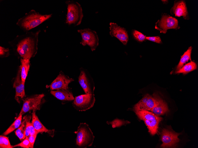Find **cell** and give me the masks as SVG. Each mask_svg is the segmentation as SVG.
Wrapping results in <instances>:
<instances>
[{
  "instance_id": "6da1fadb",
  "label": "cell",
  "mask_w": 198,
  "mask_h": 148,
  "mask_svg": "<svg viewBox=\"0 0 198 148\" xmlns=\"http://www.w3.org/2000/svg\"><path fill=\"white\" fill-rule=\"evenodd\" d=\"M40 32V30L35 32H27L23 35L16 36L15 39L17 41L16 51L22 58L30 59L35 55Z\"/></svg>"
},
{
  "instance_id": "7a4b0ae2",
  "label": "cell",
  "mask_w": 198,
  "mask_h": 148,
  "mask_svg": "<svg viewBox=\"0 0 198 148\" xmlns=\"http://www.w3.org/2000/svg\"><path fill=\"white\" fill-rule=\"evenodd\" d=\"M52 16V14H41L33 9L20 18L16 24L21 29L27 32L48 19Z\"/></svg>"
},
{
  "instance_id": "3957f363",
  "label": "cell",
  "mask_w": 198,
  "mask_h": 148,
  "mask_svg": "<svg viewBox=\"0 0 198 148\" xmlns=\"http://www.w3.org/2000/svg\"><path fill=\"white\" fill-rule=\"evenodd\" d=\"M76 144L80 148H87L92 145L95 136L88 125L86 123H80L76 131Z\"/></svg>"
},
{
  "instance_id": "277c9868",
  "label": "cell",
  "mask_w": 198,
  "mask_h": 148,
  "mask_svg": "<svg viewBox=\"0 0 198 148\" xmlns=\"http://www.w3.org/2000/svg\"><path fill=\"white\" fill-rule=\"evenodd\" d=\"M66 3L67 9L66 23L69 25L73 24L75 26L80 25L83 17L81 5L73 1H67Z\"/></svg>"
},
{
  "instance_id": "5b68a950",
  "label": "cell",
  "mask_w": 198,
  "mask_h": 148,
  "mask_svg": "<svg viewBox=\"0 0 198 148\" xmlns=\"http://www.w3.org/2000/svg\"><path fill=\"white\" fill-rule=\"evenodd\" d=\"M43 94L36 95L25 98L23 100L22 108L18 116L30 111L39 110L41 105L44 102Z\"/></svg>"
},
{
  "instance_id": "8992f818",
  "label": "cell",
  "mask_w": 198,
  "mask_h": 148,
  "mask_svg": "<svg viewBox=\"0 0 198 148\" xmlns=\"http://www.w3.org/2000/svg\"><path fill=\"white\" fill-rule=\"evenodd\" d=\"M95 99L93 93L85 94L76 97L72 103L74 107L77 110L85 111L92 108Z\"/></svg>"
},
{
  "instance_id": "52a82bcc",
  "label": "cell",
  "mask_w": 198,
  "mask_h": 148,
  "mask_svg": "<svg viewBox=\"0 0 198 148\" xmlns=\"http://www.w3.org/2000/svg\"><path fill=\"white\" fill-rule=\"evenodd\" d=\"M81 36L82 40L80 43L84 46H89L91 51H95L99 45V38L96 32L89 28L77 30Z\"/></svg>"
},
{
  "instance_id": "ba28073f",
  "label": "cell",
  "mask_w": 198,
  "mask_h": 148,
  "mask_svg": "<svg viewBox=\"0 0 198 148\" xmlns=\"http://www.w3.org/2000/svg\"><path fill=\"white\" fill-rule=\"evenodd\" d=\"M173 130L170 128L163 129L161 132V139L162 143L161 148L175 147L179 142L178 136L181 134Z\"/></svg>"
},
{
  "instance_id": "9c48e42d",
  "label": "cell",
  "mask_w": 198,
  "mask_h": 148,
  "mask_svg": "<svg viewBox=\"0 0 198 148\" xmlns=\"http://www.w3.org/2000/svg\"><path fill=\"white\" fill-rule=\"evenodd\" d=\"M178 26L176 19L169 15H163L161 20L156 23L155 28L161 32L165 33L168 29H176Z\"/></svg>"
},
{
  "instance_id": "30bf717a",
  "label": "cell",
  "mask_w": 198,
  "mask_h": 148,
  "mask_svg": "<svg viewBox=\"0 0 198 148\" xmlns=\"http://www.w3.org/2000/svg\"><path fill=\"white\" fill-rule=\"evenodd\" d=\"M73 78L69 77L61 72L60 73L56 79L47 87H50V90H59L68 89V84L74 81Z\"/></svg>"
},
{
  "instance_id": "8fae6325",
  "label": "cell",
  "mask_w": 198,
  "mask_h": 148,
  "mask_svg": "<svg viewBox=\"0 0 198 148\" xmlns=\"http://www.w3.org/2000/svg\"><path fill=\"white\" fill-rule=\"evenodd\" d=\"M109 25L110 35L112 37L116 38L124 45H126L129 39L128 33L126 30L115 23L110 22Z\"/></svg>"
},
{
  "instance_id": "7c38bea8",
  "label": "cell",
  "mask_w": 198,
  "mask_h": 148,
  "mask_svg": "<svg viewBox=\"0 0 198 148\" xmlns=\"http://www.w3.org/2000/svg\"><path fill=\"white\" fill-rule=\"evenodd\" d=\"M80 74L78 77L80 85L86 94L93 93L95 86L91 83L86 71L82 68H80Z\"/></svg>"
},
{
  "instance_id": "4fadbf2b",
  "label": "cell",
  "mask_w": 198,
  "mask_h": 148,
  "mask_svg": "<svg viewBox=\"0 0 198 148\" xmlns=\"http://www.w3.org/2000/svg\"><path fill=\"white\" fill-rule=\"evenodd\" d=\"M25 83L22 80L21 77L20 69L19 67L18 73L13 83V87L15 89V99L20 103V100L25 96L24 90Z\"/></svg>"
},
{
  "instance_id": "5bb4252c",
  "label": "cell",
  "mask_w": 198,
  "mask_h": 148,
  "mask_svg": "<svg viewBox=\"0 0 198 148\" xmlns=\"http://www.w3.org/2000/svg\"><path fill=\"white\" fill-rule=\"evenodd\" d=\"M153 95L155 98L156 103L155 106L150 111L157 116L168 112L169 109L166 103L156 94H154Z\"/></svg>"
},
{
  "instance_id": "9a60e30c",
  "label": "cell",
  "mask_w": 198,
  "mask_h": 148,
  "mask_svg": "<svg viewBox=\"0 0 198 148\" xmlns=\"http://www.w3.org/2000/svg\"><path fill=\"white\" fill-rule=\"evenodd\" d=\"M33 111L31 123L37 132L38 134L43 132L47 133L50 136L53 137L54 135L55 130H50L46 128L39 120L36 114L35 111Z\"/></svg>"
},
{
  "instance_id": "2e32d148",
  "label": "cell",
  "mask_w": 198,
  "mask_h": 148,
  "mask_svg": "<svg viewBox=\"0 0 198 148\" xmlns=\"http://www.w3.org/2000/svg\"><path fill=\"white\" fill-rule=\"evenodd\" d=\"M50 93L57 98L61 100L71 101L74 99L72 93L68 89L51 90Z\"/></svg>"
},
{
  "instance_id": "e0dca14e",
  "label": "cell",
  "mask_w": 198,
  "mask_h": 148,
  "mask_svg": "<svg viewBox=\"0 0 198 148\" xmlns=\"http://www.w3.org/2000/svg\"><path fill=\"white\" fill-rule=\"evenodd\" d=\"M172 11L176 16H183L185 19H187L188 18L186 5L183 1H179L175 3L172 8Z\"/></svg>"
},
{
  "instance_id": "ac0fdd59",
  "label": "cell",
  "mask_w": 198,
  "mask_h": 148,
  "mask_svg": "<svg viewBox=\"0 0 198 148\" xmlns=\"http://www.w3.org/2000/svg\"><path fill=\"white\" fill-rule=\"evenodd\" d=\"M31 116L24 117L23 121L20 127L15 131V135L20 141H22L26 137L25 131L27 121Z\"/></svg>"
},
{
  "instance_id": "d6986e66",
  "label": "cell",
  "mask_w": 198,
  "mask_h": 148,
  "mask_svg": "<svg viewBox=\"0 0 198 148\" xmlns=\"http://www.w3.org/2000/svg\"><path fill=\"white\" fill-rule=\"evenodd\" d=\"M30 59L21 58L20 69L21 77L22 81L25 83L30 67Z\"/></svg>"
},
{
  "instance_id": "ffe728a7",
  "label": "cell",
  "mask_w": 198,
  "mask_h": 148,
  "mask_svg": "<svg viewBox=\"0 0 198 148\" xmlns=\"http://www.w3.org/2000/svg\"><path fill=\"white\" fill-rule=\"evenodd\" d=\"M135 113L139 118L143 121L147 120L151 121L159 117L151 111L146 110H139Z\"/></svg>"
},
{
  "instance_id": "44dd1931",
  "label": "cell",
  "mask_w": 198,
  "mask_h": 148,
  "mask_svg": "<svg viewBox=\"0 0 198 148\" xmlns=\"http://www.w3.org/2000/svg\"><path fill=\"white\" fill-rule=\"evenodd\" d=\"M197 65L196 63L191 61L183 66L179 70L176 71L175 74L183 73L186 74L196 69Z\"/></svg>"
},
{
  "instance_id": "7402d4cb",
  "label": "cell",
  "mask_w": 198,
  "mask_h": 148,
  "mask_svg": "<svg viewBox=\"0 0 198 148\" xmlns=\"http://www.w3.org/2000/svg\"><path fill=\"white\" fill-rule=\"evenodd\" d=\"M192 49V47H190L181 56L179 62L177 67L176 71L180 69L189 60H191Z\"/></svg>"
},
{
  "instance_id": "603a6c76",
  "label": "cell",
  "mask_w": 198,
  "mask_h": 148,
  "mask_svg": "<svg viewBox=\"0 0 198 148\" xmlns=\"http://www.w3.org/2000/svg\"><path fill=\"white\" fill-rule=\"evenodd\" d=\"M162 119L161 117H159L158 118L151 121L150 124L147 128L148 131L151 135H154L157 133L159 123Z\"/></svg>"
},
{
  "instance_id": "cb8c5ba5",
  "label": "cell",
  "mask_w": 198,
  "mask_h": 148,
  "mask_svg": "<svg viewBox=\"0 0 198 148\" xmlns=\"http://www.w3.org/2000/svg\"><path fill=\"white\" fill-rule=\"evenodd\" d=\"M22 115L18 117L17 118L8 128V129L3 133L4 136H7L15 129L18 128L22 123Z\"/></svg>"
},
{
  "instance_id": "d4e9b609",
  "label": "cell",
  "mask_w": 198,
  "mask_h": 148,
  "mask_svg": "<svg viewBox=\"0 0 198 148\" xmlns=\"http://www.w3.org/2000/svg\"><path fill=\"white\" fill-rule=\"evenodd\" d=\"M150 96V95L148 94H146L138 103L134 105L133 108V110L135 112L142 110V108L146 103Z\"/></svg>"
},
{
  "instance_id": "484cf974",
  "label": "cell",
  "mask_w": 198,
  "mask_h": 148,
  "mask_svg": "<svg viewBox=\"0 0 198 148\" xmlns=\"http://www.w3.org/2000/svg\"><path fill=\"white\" fill-rule=\"evenodd\" d=\"M156 103V100L154 96L153 95V96H152L150 95L146 103L142 108V110L150 111L155 106Z\"/></svg>"
},
{
  "instance_id": "4316f807",
  "label": "cell",
  "mask_w": 198,
  "mask_h": 148,
  "mask_svg": "<svg viewBox=\"0 0 198 148\" xmlns=\"http://www.w3.org/2000/svg\"><path fill=\"white\" fill-rule=\"evenodd\" d=\"M0 148H12L13 146L10 144L8 137L5 136H0Z\"/></svg>"
},
{
  "instance_id": "83f0119b",
  "label": "cell",
  "mask_w": 198,
  "mask_h": 148,
  "mask_svg": "<svg viewBox=\"0 0 198 148\" xmlns=\"http://www.w3.org/2000/svg\"><path fill=\"white\" fill-rule=\"evenodd\" d=\"M132 35L135 39L139 42H142L146 39V36L138 31L134 30Z\"/></svg>"
},
{
  "instance_id": "f1b7e54d",
  "label": "cell",
  "mask_w": 198,
  "mask_h": 148,
  "mask_svg": "<svg viewBox=\"0 0 198 148\" xmlns=\"http://www.w3.org/2000/svg\"><path fill=\"white\" fill-rule=\"evenodd\" d=\"M17 147H20L24 148H31L28 137H26L21 142L13 146V148Z\"/></svg>"
},
{
  "instance_id": "f546056e",
  "label": "cell",
  "mask_w": 198,
  "mask_h": 148,
  "mask_svg": "<svg viewBox=\"0 0 198 148\" xmlns=\"http://www.w3.org/2000/svg\"><path fill=\"white\" fill-rule=\"evenodd\" d=\"M9 55V50L8 48L0 47V56L1 57H6Z\"/></svg>"
},
{
  "instance_id": "4dcf8cb0",
  "label": "cell",
  "mask_w": 198,
  "mask_h": 148,
  "mask_svg": "<svg viewBox=\"0 0 198 148\" xmlns=\"http://www.w3.org/2000/svg\"><path fill=\"white\" fill-rule=\"evenodd\" d=\"M146 39L157 43H161V39L159 36L146 37Z\"/></svg>"
},
{
  "instance_id": "1f68e13d",
  "label": "cell",
  "mask_w": 198,
  "mask_h": 148,
  "mask_svg": "<svg viewBox=\"0 0 198 148\" xmlns=\"http://www.w3.org/2000/svg\"><path fill=\"white\" fill-rule=\"evenodd\" d=\"M31 119V116L28 119L26 124V126L25 131V136L28 137L30 135V129L31 125V122H30V121Z\"/></svg>"
},
{
  "instance_id": "d6a6232c",
  "label": "cell",
  "mask_w": 198,
  "mask_h": 148,
  "mask_svg": "<svg viewBox=\"0 0 198 148\" xmlns=\"http://www.w3.org/2000/svg\"><path fill=\"white\" fill-rule=\"evenodd\" d=\"M37 135L34 136H29L28 137L29 141L31 145V148L33 147L34 144L36 137Z\"/></svg>"
},
{
  "instance_id": "836d02e7",
  "label": "cell",
  "mask_w": 198,
  "mask_h": 148,
  "mask_svg": "<svg viewBox=\"0 0 198 148\" xmlns=\"http://www.w3.org/2000/svg\"><path fill=\"white\" fill-rule=\"evenodd\" d=\"M38 133L35 130L32 123H31V127L30 129V134L29 136H34L35 135H37Z\"/></svg>"
},
{
  "instance_id": "e575fe53",
  "label": "cell",
  "mask_w": 198,
  "mask_h": 148,
  "mask_svg": "<svg viewBox=\"0 0 198 148\" xmlns=\"http://www.w3.org/2000/svg\"><path fill=\"white\" fill-rule=\"evenodd\" d=\"M143 121L148 127L150 124L151 121L147 120H144Z\"/></svg>"
}]
</instances>
